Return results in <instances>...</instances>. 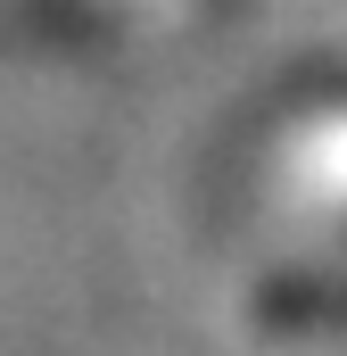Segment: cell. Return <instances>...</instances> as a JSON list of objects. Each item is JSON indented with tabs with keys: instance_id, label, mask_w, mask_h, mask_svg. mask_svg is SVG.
I'll return each mask as SVG.
<instances>
[{
	"instance_id": "1",
	"label": "cell",
	"mask_w": 347,
	"mask_h": 356,
	"mask_svg": "<svg viewBox=\"0 0 347 356\" xmlns=\"http://www.w3.org/2000/svg\"><path fill=\"white\" fill-rule=\"evenodd\" d=\"M298 315H306V323H323V332H339V340H347V290H323V298H306Z\"/></svg>"
}]
</instances>
